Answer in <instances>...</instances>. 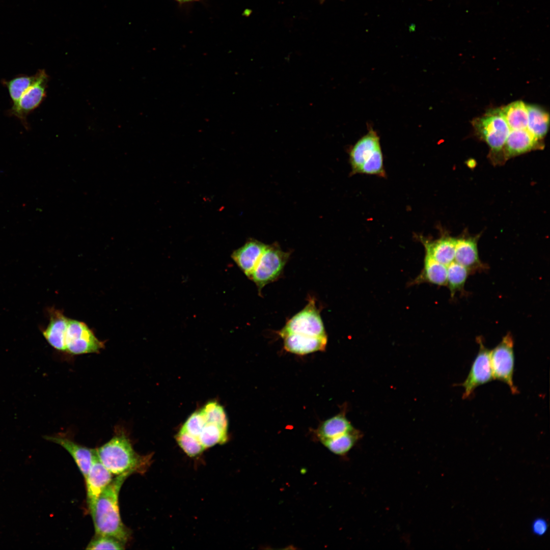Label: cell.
I'll return each mask as SVG.
<instances>
[{
    "instance_id": "5b68a950",
    "label": "cell",
    "mask_w": 550,
    "mask_h": 550,
    "mask_svg": "<svg viewBox=\"0 0 550 550\" xmlns=\"http://www.w3.org/2000/svg\"><path fill=\"white\" fill-rule=\"evenodd\" d=\"M278 333L281 338L290 334L327 336L315 298L309 297L304 308L292 317Z\"/></svg>"
},
{
    "instance_id": "8992f818",
    "label": "cell",
    "mask_w": 550,
    "mask_h": 550,
    "mask_svg": "<svg viewBox=\"0 0 550 550\" xmlns=\"http://www.w3.org/2000/svg\"><path fill=\"white\" fill-rule=\"evenodd\" d=\"M514 342L510 333L505 336L500 343L490 350V360L493 379L506 383L513 394L518 393L513 377L514 368Z\"/></svg>"
},
{
    "instance_id": "ba28073f",
    "label": "cell",
    "mask_w": 550,
    "mask_h": 550,
    "mask_svg": "<svg viewBox=\"0 0 550 550\" xmlns=\"http://www.w3.org/2000/svg\"><path fill=\"white\" fill-rule=\"evenodd\" d=\"M36 82L21 96L17 103L12 105L8 114L19 119L25 127H28L26 118L44 99L48 76L44 70H39Z\"/></svg>"
},
{
    "instance_id": "2e32d148",
    "label": "cell",
    "mask_w": 550,
    "mask_h": 550,
    "mask_svg": "<svg viewBox=\"0 0 550 550\" xmlns=\"http://www.w3.org/2000/svg\"><path fill=\"white\" fill-rule=\"evenodd\" d=\"M267 244L254 239L248 240L241 247L234 251L232 259L250 278Z\"/></svg>"
},
{
    "instance_id": "7a4b0ae2",
    "label": "cell",
    "mask_w": 550,
    "mask_h": 550,
    "mask_svg": "<svg viewBox=\"0 0 550 550\" xmlns=\"http://www.w3.org/2000/svg\"><path fill=\"white\" fill-rule=\"evenodd\" d=\"M97 457L112 474H143L151 464V454L141 455L136 452L130 439L122 429L118 428L106 443L96 449Z\"/></svg>"
},
{
    "instance_id": "44dd1931",
    "label": "cell",
    "mask_w": 550,
    "mask_h": 550,
    "mask_svg": "<svg viewBox=\"0 0 550 550\" xmlns=\"http://www.w3.org/2000/svg\"><path fill=\"white\" fill-rule=\"evenodd\" d=\"M505 118L510 130L524 129L527 128L528 109L522 101H517L500 109Z\"/></svg>"
},
{
    "instance_id": "277c9868",
    "label": "cell",
    "mask_w": 550,
    "mask_h": 550,
    "mask_svg": "<svg viewBox=\"0 0 550 550\" xmlns=\"http://www.w3.org/2000/svg\"><path fill=\"white\" fill-rule=\"evenodd\" d=\"M290 255L277 243L267 245L249 278L255 283L259 294L264 286L281 277Z\"/></svg>"
},
{
    "instance_id": "cb8c5ba5",
    "label": "cell",
    "mask_w": 550,
    "mask_h": 550,
    "mask_svg": "<svg viewBox=\"0 0 550 550\" xmlns=\"http://www.w3.org/2000/svg\"><path fill=\"white\" fill-rule=\"evenodd\" d=\"M447 285L451 296L453 298L458 292L464 290L465 283L470 271L464 266L454 261L447 266Z\"/></svg>"
},
{
    "instance_id": "9a60e30c",
    "label": "cell",
    "mask_w": 550,
    "mask_h": 550,
    "mask_svg": "<svg viewBox=\"0 0 550 550\" xmlns=\"http://www.w3.org/2000/svg\"><path fill=\"white\" fill-rule=\"evenodd\" d=\"M282 338L284 340L285 349L287 351L298 355L324 351L327 342V336H312L290 334Z\"/></svg>"
},
{
    "instance_id": "d4e9b609",
    "label": "cell",
    "mask_w": 550,
    "mask_h": 550,
    "mask_svg": "<svg viewBox=\"0 0 550 550\" xmlns=\"http://www.w3.org/2000/svg\"><path fill=\"white\" fill-rule=\"evenodd\" d=\"M38 77V72L33 75H20L3 81V85L8 90L12 105L17 103L22 94L36 82Z\"/></svg>"
},
{
    "instance_id": "d6986e66",
    "label": "cell",
    "mask_w": 550,
    "mask_h": 550,
    "mask_svg": "<svg viewBox=\"0 0 550 550\" xmlns=\"http://www.w3.org/2000/svg\"><path fill=\"white\" fill-rule=\"evenodd\" d=\"M447 266L438 262L425 254L423 268L419 275L413 281L411 285L428 283L438 286L447 285Z\"/></svg>"
},
{
    "instance_id": "484cf974",
    "label": "cell",
    "mask_w": 550,
    "mask_h": 550,
    "mask_svg": "<svg viewBox=\"0 0 550 550\" xmlns=\"http://www.w3.org/2000/svg\"><path fill=\"white\" fill-rule=\"evenodd\" d=\"M206 420L228 429V420L224 407L215 401L207 403L201 408Z\"/></svg>"
},
{
    "instance_id": "5bb4252c",
    "label": "cell",
    "mask_w": 550,
    "mask_h": 550,
    "mask_svg": "<svg viewBox=\"0 0 550 550\" xmlns=\"http://www.w3.org/2000/svg\"><path fill=\"white\" fill-rule=\"evenodd\" d=\"M478 239V236L456 238L454 261L467 268L471 273L486 268L479 258Z\"/></svg>"
},
{
    "instance_id": "7c38bea8",
    "label": "cell",
    "mask_w": 550,
    "mask_h": 550,
    "mask_svg": "<svg viewBox=\"0 0 550 550\" xmlns=\"http://www.w3.org/2000/svg\"><path fill=\"white\" fill-rule=\"evenodd\" d=\"M44 438L66 450L73 458L84 478L86 477L96 455V449L82 446L61 434L45 436Z\"/></svg>"
},
{
    "instance_id": "ffe728a7",
    "label": "cell",
    "mask_w": 550,
    "mask_h": 550,
    "mask_svg": "<svg viewBox=\"0 0 550 550\" xmlns=\"http://www.w3.org/2000/svg\"><path fill=\"white\" fill-rule=\"evenodd\" d=\"M353 429L345 416V411L343 410L323 422L315 433L321 442L324 440L339 436Z\"/></svg>"
},
{
    "instance_id": "4316f807",
    "label": "cell",
    "mask_w": 550,
    "mask_h": 550,
    "mask_svg": "<svg viewBox=\"0 0 550 550\" xmlns=\"http://www.w3.org/2000/svg\"><path fill=\"white\" fill-rule=\"evenodd\" d=\"M125 544L120 540L106 535H95L90 541L86 549H124Z\"/></svg>"
},
{
    "instance_id": "30bf717a",
    "label": "cell",
    "mask_w": 550,
    "mask_h": 550,
    "mask_svg": "<svg viewBox=\"0 0 550 550\" xmlns=\"http://www.w3.org/2000/svg\"><path fill=\"white\" fill-rule=\"evenodd\" d=\"M112 475L99 461L96 454L85 478L87 503L89 511L94 506L101 492L113 480Z\"/></svg>"
},
{
    "instance_id": "9c48e42d",
    "label": "cell",
    "mask_w": 550,
    "mask_h": 550,
    "mask_svg": "<svg viewBox=\"0 0 550 550\" xmlns=\"http://www.w3.org/2000/svg\"><path fill=\"white\" fill-rule=\"evenodd\" d=\"M477 341L479 344V351L467 377L459 384L464 389L463 399L470 397L478 386L493 379L490 360V350L484 346L481 337H478Z\"/></svg>"
},
{
    "instance_id": "e0dca14e",
    "label": "cell",
    "mask_w": 550,
    "mask_h": 550,
    "mask_svg": "<svg viewBox=\"0 0 550 550\" xmlns=\"http://www.w3.org/2000/svg\"><path fill=\"white\" fill-rule=\"evenodd\" d=\"M49 323L41 329L44 338L54 349L65 352V337L68 318L63 312L54 308L48 310Z\"/></svg>"
},
{
    "instance_id": "52a82bcc",
    "label": "cell",
    "mask_w": 550,
    "mask_h": 550,
    "mask_svg": "<svg viewBox=\"0 0 550 550\" xmlns=\"http://www.w3.org/2000/svg\"><path fill=\"white\" fill-rule=\"evenodd\" d=\"M65 351L79 355L98 353L104 348L99 340L84 322L68 318L65 337Z\"/></svg>"
},
{
    "instance_id": "3957f363",
    "label": "cell",
    "mask_w": 550,
    "mask_h": 550,
    "mask_svg": "<svg viewBox=\"0 0 550 550\" xmlns=\"http://www.w3.org/2000/svg\"><path fill=\"white\" fill-rule=\"evenodd\" d=\"M473 124L477 134L490 147L493 162L503 163L502 151L510 128L500 109L476 119Z\"/></svg>"
},
{
    "instance_id": "6da1fadb",
    "label": "cell",
    "mask_w": 550,
    "mask_h": 550,
    "mask_svg": "<svg viewBox=\"0 0 550 550\" xmlns=\"http://www.w3.org/2000/svg\"><path fill=\"white\" fill-rule=\"evenodd\" d=\"M131 475L125 473L113 478L89 511L95 535L111 536L125 544L130 539V531L121 519L119 495L124 482Z\"/></svg>"
},
{
    "instance_id": "8fae6325",
    "label": "cell",
    "mask_w": 550,
    "mask_h": 550,
    "mask_svg": "<svg viewBox=\"0 0 550 550\" xmlns=\"http://www.w3.org/2000/svg\"><path fill=\"white\" fill-rule=\"evenodd\" d=\"M543 147L541 140L535 137L528 129L510 130L502 151V160L521 155Z\"/></svg>"
},
{
    "instance_id": "7402d4cb",
    "label": "cell",
    "mask_w": 550,
    "mask_h": 550,
    "mask_svg": "<svg viewBox=\"0 0 550 550\" xmlns=\"http://www.w3.org/2000/svg\"><path fill=\"white\" fill-rule=\"evenodd\" d=\"M529 131L537 139L542 140L548 131L549 125L548 114L542 108L527 105Z\"/></svg>"
},
{
    "instance_id": "f1b7e54d",
    "label": "cell",
    "mask_w": 550,
    "mask_h": 550,
    "mask_svg": "<svg viewBox=\"0 0 550 550\" xmlns=\"http://www.w3.org/2000/svg\"><path fill=\"white\" fill-rule=\"evenodd\" d=\"M177 1H178L179 2H185V1H190V0H177Z\"/></svg>"
},
{
    "instance_id": "603a6c76",
    "label": "cell",
    "mask_w": 550,
    "mask_h": 550,
    "mask_svg": "<svg viewBox=\"0 0 550 550\" xmlns=\"http://www.w3.org/2000/svg\"><path fill=\"white\" fill-rule=\"evenodd\" d=\"M360 431L355 429L339 436L321 442L331 452L344 455L347 453L361 437Z\"/></svg>"
},
{
    "instance_id": "4fadbf2b",
    "label": "cell",
    "mask_w": 550,
    "mask_h": 550,
    "mask_svg": "<svg viewBox=\"0 0 550 550\" xmlns=\"http://www.w3.org/2000/svg\"><path fill=\"white\" fill-rule=\"evenodd\" d=\"M380 148L379 138L377 134L372 129L369 130L350 150L349 160L351 175L359 173L363 165L370 160Z\"/></svg>"
},
{
    "instance_id": "83f0119b",
    "label": "cell",
    "mask_w": 550,
    "mask_h": 550,
    "mask_svg": "<svg viewBox=\"0 0 550 550\" xmlns=\"http://www.w3.org/2000/svg\"><path fill=\"white\" fill-rule=\"evenodd\" d=\"M532 529L535 534L538 535H542L545 533L547 530L546 522L542 519H537L534 521Z\"/></svg>"
},
{
    "instance_id": "ac0fdd59",
    "label": "cell",
    "mask_w": 550,
    "mask_h": 550,
    "mask_svg": "<svg viewBox=\"0 0 550 550\" xmlns=\"http://www.w3.org/2000/svg\"><path fill=\"white\" fill-rule=\"evenodd\" d=\"M420 237L426 254L446 266L454 261L456 238L443 236L437 239L430 240Z\"/></svg>"
}]
</instances>
